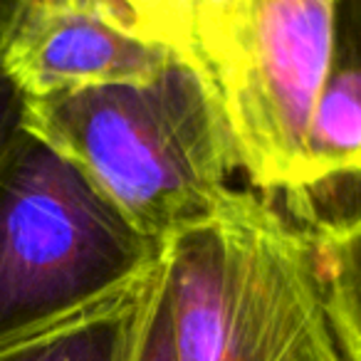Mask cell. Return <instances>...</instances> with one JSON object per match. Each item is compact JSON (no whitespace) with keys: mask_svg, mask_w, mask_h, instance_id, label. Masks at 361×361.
Returning a JSON list of instances; mask_svg holds the SVG:
<instances>
[{"mask_svg":"<svg viewBox=\"0 0 361 361\" xmlns=\"http://www.w3.org/2000/svg\"><path fill=\"white\" fill-rule=\"evenodd\" d=\"M25 126L161 245L216 208L238 166L218 94L180 60L141 85L25 97Z\"/></svg>","mask_w":361,"mask_h":361,"instance_id":"obj_2","label":"cell"},{"mask_svg":"<svg viewBox=\"0 0 361 361\" xmlns=\"http://www.w3.org/2000/svg\"><path fill=\"white\" fill-rule=\"evenodd\" d=\"M161 260L136 282L70 319L0 346V361H124L131 331L159 275Z\"/></svg>","mask_w":361,"mask_h":361,"instance_id":"obj_7","label":"cell"},{"mask_svg":"<svg viewBox=\"0 0 361 361\" xmlns=\"http://www.w3.org/2000/svg\"><path fill=\"white\" fill-rule=\"evenodd\" d=\"M346 178L361 180V55L344 62L334 55L312 116L300 193L290 211L310 218L314 193Z\"/></svg>","mask_w":361,"mask_h":361,"instance_id":"obj_6","label":"cell"},{"mask_svg":"<svg viewBox=\"0 0 361 361\" xmlns=\"http://www.w3.org/2000/svg\"><path fill=\"white\" fill-rule=\"evenodd\" d=\"M27 3H30V0H0V55H3L8 40H11L13 32H16Z\"/></svg>","mask_w":361,"mask_h":361,"instance_id":"obj_12","label":"cell"},{"mask_svg":"<svg viewBox=\"0 0 361 361\" xmlns=\"http://www.w3.org/2000/svg\"><path fill=\"white\" fill-rule=\"evenodd\" d=\"M124 361H176L173 336H171V317L166 305V275L161 260L159 275L149 290L141 314L131 331Z\"/></svg>","mask_w":361,"mask_h":361,"instance_id":"obj_10","label":"cell"},{"mask_svg":"<svg viewBox=\"0 0 361 361\" xmlns=\"http://www.w3.org/2000/svg\"><path fill=\"white\" fill-rule=\"evenodd\" d=\"M124 30L196 70V0H92Z\"/></svg>","mask_w":361,"mask_h":361,"instance_id":"obj_9","label":"cell"},{"mask_svg":"<svg viewBox=\"0 0 361 361\" xmlns=\"http://www.w3.org/2000/svg\"><path fill=\"white\" fill-rule=\"evenodd\" d=\"M324 277L326 305L351 361H361V206L307 226Z\"/></svg>","mask_w":361,"mask_h":361,"instance_id":"obj_8","label":"cell"},{"mask_svg":"<svg viewBox=\"0 0 361 361\" xmlns=\"http://www.w3.org/2000/svg\"><path fill=\"white\" fill-rule=\"evenodd\" d=\"M341 0H250L243 57L218 92L238 166L262 193L297 198L314 106L336 55Z\"/></svg>","mask_w":361,"mask_h":361,"instance_id":"obj_4","label":"cell"},{"mask_svg":"<svg viewBox=\"0 0 361 361\" xmlns=\"http://www.w3.org/2000/svg\"><path fill=\"white\" fill-rule=\"evenodd\" d=\"M25 126V94L0 67V159Z\"/></svg>","mask_w":361,"mask_h":361,"instance_id":"obj_11","label":"cell"},{"mask_svg":"<svg viewBox=\"0 0 361 361\" xmlns=\"http://www.w3.org/2000/svg\"><path fill=\"white\" fill-rule=\"evenodd\" d=\"M176 55L124 30L92 0H30L0 55V67L27 97L102 85H141Z\"/></svg>","mask_w":361,"mask_h":361,"instance_id":"obj_5","label":"cell"},{"mask_svg":"<svg viewBox=\"0 0 361 361\" xmlns=\"http://www.w3.org/2000/svg\"><path fill=\"white\" fill-rule=\"evenodd\" d=\"M161 255V243L23 126L0 159V346L114 295Z\"/></svg>","mask_w":361,"mask_h":361,"instance_id":"obj_3","label":"cell"},{"mask_svg":"<svg viewBox=\"0 0 361 361\" xmlns=\"http://www.w3.org/2000/svg\"><path fill=\"white\" fill-rule=\"evenodd\" d=\"M176 361H351L326 305L312 233L228 188L164 243Z\"/></svg>","mask_w":361,"mask_h":361,"instance_id":"obj_1","label":"cell"}]
</instances>
